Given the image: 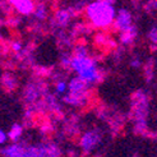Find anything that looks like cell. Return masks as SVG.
<instances>
[{"label":"cell","mask_w":157,"mask_h":157,"mask_svg":"<svg viewBox=\"0 0 157 157\" xmlns=\"http://www.w3.org/2000/svg\"><path fill=\"white\" fill-rule=\"evenodd\" d=\"M64 88H65V84H64V83H60L59 87H58V90H59V91H63Z\"/></svg>","instance_id":"7c38bea8"},{"label":"cell","mask_w":157,"mask_h":157,"mask_svg":"<svg viewBox=\"0 0 157 157\" xmlns=\"http://www.w3.org/2000/svg\"><path fill=\"white\" fill-rule=\"evenodd\" d=\"M73 67L74 69L79 73V78H82L86 82H93L98 78V72L95 67V63L93 60L88 59V58H75L73 60Z\"/></svg>","instance_id":"3957f363"},{"label":"cell","mask_w":157,"mask_h":157,"mask_svg":"<svg viewBox=\"0 0 157 157\" xmlns=\"http://www.w3.org/2000/svg\"><path fill=\"white\" fill-rule=\"evenodd\" d=\"M100 140V136L97 134L96 132H91V133H87L83 139H82V146L86 148V150H90V148L95 147L97 144V142Z\"/></svg>","instance_id":"5b68a950"},{"label":"cell","mask_w":157,"mask_h":157,"mask_svg":"<svg viewBox=\"0 0 157 157\" xmlns=\"http://www.w3.org/2000/svg\"><path fill=\"white\" fill-rule=\"evenodd\" d=\"M88 17L93 25L98 27H105L111 25L115 19V9L113 3L110 2H96L88 6Z\"/></svg>","instance_id":"6da1fadb"},{"label":"cell","mask_w":157,"mask_h":157,"mask_svg":"<svg viewBox=\"0 0 157 157\" xmlns=\"http://www.w3.org/2000/svg\"><path fill=\"white\" fill-rule=\"evenodd\" d=\"M15 6L18 8V10L21 13H29V12H32L33 10V4L32 3H29V2H14Z\"/></svg>","instance_id":"52a82bcc"},{"label":"cell","mask_w":157,"mask_h":157,"mask_svg":"<svg viewBox=\"0 0 157 157\" xmlns=\"http://www.w3.org/2000/svg\"><path fill=\"white\" fill-rule=\"evenodd\" d=\"M115 26L119 28L121 32L132 27V14L127 9H120L115 15Z\"/></svg>","instance_id":"277c9868"},{"label":"cell","mask_w":157,"mask_h":157,"mask_svg":"<svg viewBox=\"0 0 157 157\" xmlns=\"http://www.w3.org/2000/svg\"><path fill=\"white\" fill-rule=\"evenodd\" d=\"M136 35H137V31H136L134 27L132 26L130 28L125 29V31H123V32H121V42H124V44H130L133 40H134Z\"/></svg>","instance_id":"8992f818"},{"label":"cell","mask_w":157,"mask_h":157,"mask_svg":"<svg viewBox=\"0 0 157 157\" xmlns=\"http://www.w3.org/2000/svg\"><path fill=\"white\" fill-rule=\"evenodd\" d=\"M21 132H22L21 127H18V125H15V127L13 128V130L10 132V137H12V138H17V137L21 134Z\"/></svg>","instance_id":"9c48e42d"},{"label":"cell","mask_w":157,"mask_h":157,"mask_svg":"<svg viewBox=\"0 0 157 157\" xmlns=\"http://www.w3.org/2000/svg\"><path fill=\"white\" fill-rule=\"evenodd\" d=\"M8 157H58L59 152L54 146L50 147H21V146H12L3 151Z\"/></svg>","instance_id":"7a4b0ae2"},{"label":"cell","mask_w":157,"mask_h":157,"mask_svg":"<svg viewBox=\"0 0 157 157\" xmlns=\"http://www.w3.org/2000/svg\"><path fill=\"white\" fill-rule=\"evenodd\" d=\"M148 38H150V41L157 46V26H153L150 32H148Z\"/></svg>","instance_id":"ba28073f"},{"label":"cell","mask_w":157,"mask_h":157,"mask_svg":"<svg viewBox=\"0 0 157 157\" xmlns=\"http://www.w3.org/2000/svg\"><path fill=\"white\" fill-rule=\"evenodd\" d=\"M132 64H133V67H138V65L140 64V61H139V60H133Z\"/></svg>","instance_id":"8fae6325"},{"label":"cell","mask_w":157,"mask_h":157,"mask_svg":"<svg viewBox=\"0 0 157 157\" xmlns=\"http://www.w3.org/2000/svg\"><path fill=\"white\" fill-rule=\"evenodd\" d=\"M4 140H5V134H4L2 130H0V143H3Z\"/></svg>","instance_id":"30bf717a"}]
</instances>
